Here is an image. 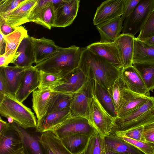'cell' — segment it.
Returning <instances> with one entry per match:
<instances>
[{
	"instance_id": "cell-1",
	"label": "cell",
	"mask_w": 154,
	"mask_h": 154,
	"mask_svg": "<svg viewBox=\"0 0 154 154\" xmlns=\"http://www.w3.org/2000/svg\"><path fill=\"white\" fill-rule=\"evenodd\" d=\"M79 68L88 79H93L109 91L120 76L121 69L94 54L87 47L81 48Z\"/></svg>"
},
{
	"instance_id": "cell-2",
	"label": "cell",
	"mask_w": 154,
	"mask_h": 154,
	"mask_svg": "<svg viewBox=\"0 0 154 154\" xmlns=\"http://www.w3.org/2000/svg\"><path fill=\"white\" fill-rule=\"evenodd\" d=\"M81 54V48L76 46L59 47L55 53L35 66L39 70L58 74L64 79L79 67Z\"/></svg>"
},
{
	"instance_id": "cell-3",
	"label": "cell",
	"mask_w": 154,
	"mask_h": 154,
	"mask_svg": "<svg viewBox=\"0 0 154 154\" xmlns=\"http://www.w3.org/2000/svg\"><path fill=\"white\" fill-rule=\"evenodd\" d=\"M0 114L6 118L11 117L14 122L25 129L35 128L37 125V120L31 109L10 93H6L0 102Z\"/></svg>"
},
{
	"instance_id": "cell-4",
	"label": "cell",
	"mask_w": 154,
	"mask_h": 154,
	"mask_svg": "<svg viewBox=\"0 0 154 154\" xmlns=\"http://www.w3.org/2000/svg\"><path fill=\"white\" fill-rule=\"evenodd\" d=\"M154 8V0H141L132 12L124 20L122 34L134 36L140 31Z\"/></svg>"
},
{
	"instance_id": "cell-5",
	"label": "cell",
	"mask_w": 154,
	"mask_h": 154,
	"mask_svg": "<svg viewBox=\"0 0 154 154\" xmlns=\"http://www.w3.org/2000/svg\"><path fill=\"white\" fill-rule=\"evenodd\" d=\"M95 82L94 80L88 79L80 89L72 94L70 106L71 117L82 116L88 118L94 94Z\"/></svg>"
},
{
	"instance_id": "cell-6",
	"label": "cell",
	"mask_w": 154,
	"mask_h": 154,
	"mask_svg": "<svg viewBox=\"0 0 154 154\" xmlns=\"http://www.w3.org/2000/svg\"><path fill=\"white\" fill-rule=\"evenodd\" d=\"M88 118L95 129L102 135L110 134L114 126L115 118L104 109L94 94Z\"/></svg>"
},
{
	"instance_id": "cell-7",
	"label": "cell",
	"mask_w": 154,
	"mask_h": 154,
	"mask_svg": "<svg viewBox=\"0 0 154 154\" xmlns=\"http://www.w3.org/2000/svg\"><path fill=\"white\" fill-rule=\"evenodd\" d=\"M96 131L88 118L82 116H71L52 131L62 139L75 134L90 136Z\"/></svg>"
},
{
	"instance_id": "cell-8",
	"label": "cell",
	"mask_w": 154,
	"mask_h": 154,
	"mask_svg": "<svg viewBox=\"0 0 154 154\" xmlns=\"http://www.w3.org/2000/svg\"><path fill=\"white\" fill-rule=\"evenodd\" d=\"M80 0H64L54 5L52 27H65L72 24L78 13Z\"/></svg>"
},
{
	"instance_id": "cell-9",
	"label": "cell",
	"mask_w": 154,
	"mask_h": 154,
	"mask_svg": "<svg viewBox=\"0 0 154 154\" xmlns=\"http://www.w3.org/2000/svg\"><path fill=\"white\" fill-rule=\"evenodd\" d=\"M125 0H106L97 8L93 20L94 25L122 16Z\"/></svg>"
},
{
	"instance_id": "cell-10",
	"label": "cell",
	"mask_w": 154,
	"mask_h": 154,
	"mask_svg": "<svg viewBox=\"0 0 154 154\" xmlns=\"http://www.w3.org/2000/svg\"><path fill=\"white\" fill-rule=\"evenodd\" d=\"M0 154H24L21 139L11 123L10 126L0 133Z\"/></svg>"
},
{
	"instance_id": "cell-11",
	"label": "cell",
	"mask_w": 154,
	"mask_h": 154,
	"mask_svg": "<svg viewBox=\"0 0 154 154\" xmlns=\"http://www.w3.org/2000/svg\"><path fill=\"white\" fill-rule=\"evenodd\" d=\"M26 69L16 66L0 67V78L3 82L6 93L16 95Z\"/></svg>"
},
{
	"instance_id": "cell-12",
	"label": "cell",
	"mask_w": 154,
	"mask_h": 154,
	"mask_svg": "<svg viewBox=\"0 0 154 154\" xmlns=\"http://www.w3.org/2000/svg\"><path fill=\"white\" fill-rule=\"evenodd\" d=\"M40 71L32 66L26 68L21 85L16 94L17 100L23 102L39 85Z\"/></svg>"
},
{
	"instance_id": "cell-13",
	"label": "cell",
	"mask_w": 154,
	"mask_h": 154,
	"mask_svg": "<svg viewBox=\"0 0 154 154\" xmlns=\"http://www.w3.org/2000/svg\"><path fill=\"white\" fill-rule=\"evenodd\" d=\"M87 48L94 54L104 58L116 68H123L117 46L115 42H100L89 45Z\"/></svg>"
},
{
	"instance_id": "cell-14",
	"label": "cell",
	"mask_w": 154,
	"mask_h": 154,
	"mask_svg": "<svg viewBox=\"0 0 154 154\" xmlns=\"http://www.w3.org/2000/svg\"><path fill=\"white\" fill-rule=\"evenodd\" d=\"M88 80L78 67L67 75L60 84L51 89L56 92L72 94L80 89Z\"/></svg>"
},
{
	"instance_id": "cell-15",
	"label": "cell",
	"mask_w": 154,
	"mask_h": 154,
	"mask_svg": "<svg viewBox=\"0 0 154 154\" xmlns=\"http://www.w3.org/2000/svg\"><path fill=\"white\" fill-rule=\"evenodd\" d=\"M54 94V91L49 88H38L33 91L32 108L37 122L47 114Z\"/></svg>"
},
{
	"instance_id": "cell-16",
	"label": "cell",
	"mask_w": 154,
	"mask_h": 154,
	"mask_svg": "<svg viewBox=\"0 0 154 154\" xmlns=\"http://www.w3.org/2000/svg\"><path fill=\"white\" fill-rule=\"evenodd\" d=\"M120 77L130 91L148 97H151L150 91L147 89L140 75L133 65L122 69Z\"/></svg>"
},
{
	"instance_id": "cell-17",
	"label": "cell",
	"mask_w": 154,
	"mask_h": 154,
	"mask_svg": "<svg viewBox=\"0 0 154 154\" xmlns=\"http://www.w3.org/2000/svg\"><path fill=\"white\" fill-rule=\"evenodd\" d=\"M133 92L126 87L124 89L122 103L117 111V117L125 116L142 106L150 98Z\"/></svg>"
},
{
	"instance_id": "cell-18",
	"label": "cell",
	"mask_w": 154,
	"mask_h": 154,
	"mask_svg": "<svg viewBox=\"0 0 154 154\" xmlns=\"http://www.w3.org/2000/svg\"><path fill=\"white\" fill-rule=\"evenodd\" d=\"M106 154H142L144 153L121 138L110 134L104 136Z\"/></svg>"
},
{
	"instance_id": "cell-19",
	"label": "cell",
	"mask_w": 154,
	"mask_h": 154,
	"mask_svg": "<svg viewBox=\"0 0 154 154\" xmlns=\"http://www.w3.org/2000/svg\"><path fill=\"white\" fill-rule=\"evenodd\" d=\"M71 116L70 109L48 113L37 122L36 131L41 133L47 131H52Z\"/></svg>"
},
{
	"instance_id": "cell-20",
	"label": "cell",
	"mask_w": 154,
	"mask_h": 154,
	"mask_svg": "<svg viewBox=\"0 0 154 154\" xmlns=\"http://www.w3.org/2000/svg\"><path fill=\"white\" fill-rule=\"evenodd\" d=\"M123 22L121 16L97 25L100 36V42H115L122 31Z\"/></svg>"
},
{
	"instance_id": "cell-21",
	"label": "cell",
	"mask_w": 154,
	"mask_h": 154,
	"mask_svg": "<svg viewBox=\"0 0 154 154\" xmlns=\"http://www.w3.org/2000/svg\"><path fill=\"white\" fill-rule=\"evenodd\" d=\"M18 56L13 62L16 66L27 68L35 63V57L31 36L28 35L21 41L15 54Z\"/></svg>"
},
{
	"instance_id": "cell-22",
	"label": "cell",
	"mask_w": 154,
	"mask_h": 154,
	"mask_svg": "<svg viewBox=\"0 0 154 154\" xmlns=\"http://www.w3.org/2000/svg\"><path fill=\"white\" fill-rule=\"evenodd\" d=\"M134 38V36L130 35L122 34L115 42L123 68L133 65Z\"/></svg>"
},
{
	"instance_id": "cell-23",
	"label": "cell",
	"mask_w": 154,
	"mask_h": 154,
	"mask_svg": "<svg viewBox=\"0 0 154 154\" xmlns=\"http://www.w3.org/2000/svg\"><path fill=\"white\" fill-rule=\"evenodd\" d=\"M38 0H27L4 17H1L13 27L20 26L26 23L29 15Z\"/></svg>"
},
{
	"instance_id": "cell-24",
	"label": "cell",
	"mask_w": 154,
	"mask_h": 154,
	"mask_svg": "<svg viewBox=\"0 0 154 154\" xmlns=\"http://www.w3.org/2000/svg\"><path fill=\"white\" fill-rule=\"evenodd\" d=\"M38 140L45 154H71L63 145L61 139L52 131L42 133Z\"/></svg>"
},
{
	"instance_id": "cell-25",
	"label": "cell",
	"mask_w": 154,
	"mask_h": 154,
	"mask_svg": "<svg viewBox=\"0 0 154 154\" xmlns=\"http://www.w3.org/2000/svg\"><path fill=\"white\" fill-rule=\"evenodd\" d=\"M33 43L35 57V63H38L48 58L58 50L53 41L44 37L38 39L31 37Z\"/></svg>"
},
{
	"instance_id": "cell-26",
	"label": "cell",
	"mask_w": 154,
	"mask_h": 154,
	"mask_svg": "<svg viewBox=\"0 0 154 154\" xmlns=\"http://www.w3.org/2000/svg\"><path fill=\"white\" fill-rule=\"evenodd\" d=\"M12 127L18 134L22 142L24 148V154H42V148L38 138L32 135L25 129L14 122Z\"/></svg>"
},
{
	"instance_id": "cell-27",
	"label": "cell",
	"mask_w": 154,
	"mask_h": 154,
	"mask_svg": "<svg viewBox=\"0 0 154 154\" xmlns=\"http://www.w3.org/2000/svg\"><path fill=\"white\" fill-rule=\"evenodd\" d=\"M90 136L75 134L61 139L63 145L71 154H83L86 149Z\"/></svg>"
},
{
	"instance_id": "cell-28",
	"label": "cell",
	"mask_w": 154,
	"mask_h": 154,
	"mask_svg": "<svg viewBox=\"0 0 154 154\" xmlns=\"http://www.w3.org/2000/svg\"><path fill=\"white\" fill-rule=\"evenodd\" d=\"M94 94L104 109L115 119L117 112L109 91L95 81Z\"/></svg>"
},
{
	"instance_id": "cell-29",
	"label": "cell",
	"mask_w": 154,
	"mask_h": 154,
	"mask_svg": "<svg viewBox=\"0 0 154 154\" xmlns=\"http://www.w3.org/2000/svg\"><path fill=\"white\" fill-rule=\"evenodd\" d=\"M27 30L24 27H16L15 29L10 34L5 35L6 41L5 54L14 58L17 50L23 39L28 35Z\"/></svg>"
},
{
	"instance_id": "cell-30",
	"label": "cell",
	"mask_w": 154,
	"mask_h": 154,
	"mask_svg": "<svg viewBox=\"0 0 154 154\" xmlns=\"http://www.w3.org/2000/svg\"><path fill=\"white\" fill-rule=\"evenodd\" d=\"M154 63V48L134 38L133 63Z\"/></svg>"
},
{
	"instance_id": "cell-31",
	"label": "cell",
	"mask_w": 154,
	"mask_h": 154,
	"mask_svg": "<svg viewBox=\"0 0 154 154\" xmlns=\"http://www.w3.org/2000/svg\"><path fill=\"white\" fill-rule=\"evenodd\" d=\"M133 65L140 75L148 90L153 91L154 90V63H134Z\"/></svg>"
},
{
	"instance_id": "cell-32",
	"label": "cell",
	"mask_w": 154,
	"mask_h": 154,
	"mask_svg": "<svg viewBox=\"0 0 154 154\" xmlns=\"http://www.w3.org/2000/svg\"><path fill=\"white\" fill-rule=\"evenodd\" d=\"M154 106V97H151L146 102L138 108L125 116L121 117H116L115 119L114 126L113 130L134 120Z\"/></svg>"
},
{
	"instance_id": "cell-33",
	"label": "cell",
	"mask_w": 154,
	"mask_h": 154,
	"mask_svg": "<svg viewBox=\"0 0 154 154\" xmlns=\"http://www.w3.org/2000/svg\"><path fill=\"white\" fill-rule=\"evenodd\" d=\"M72 94L54 91L47 113L70 109Z\"/></svg>"
},
{
	"instance_id": "cell-34",
	"label": "cell",
	"mask_w": 154,
	"mask_h": 154,
	"mask_svg": "<svg viewBox=\"0 0 154 154\" xmlns=\"http://www.w3.org/2000/svg\"><path fill=\"white\" fill-rule=\"evenodd\" d=\"M83 154H106L104 136L96 131L90 136Z\"/></svg>"
},
{
	"instance_id": "cell-35",
	"label": "cell",
	"mask_w": 154,
	"mask_h": 154,
	"mask_svg": "<svg viewBox=\"0 0 154 154\" xmlns=\"http://www.w3.org/2000/svg\"><path fill=\"white\" fill-rule=\"evenodd\" d=\"M154 120V106L144 114L132 121L114 129L112 132L123 131L144 125Z\"/></svg>"
},
{
	"instance_id": "cell-36",
	"label": "cell",
	"mask_w": 154,
	"mask_h": 154,
	"mask_svg": "<svg viewBox=\"0 0 154 154\" xmlns=\"http://www.w3.org/2000/svg\"><path fill=\"white\" fill-rule=\"evenodd\" d=\"M54 11V5L51 3L40 11L33 22L51 29L53 23Z\"/></svg>"
},
{
	"instance_id": "cell-37",
	"label": "cell",
	"mask_w": 154,
	"mask_h": 154,
	"mask_svg": "<svg viewBox=\"0 0 154 154\" xmlns=\"http://www.w3.org/2000/svg\"><path fill=\"white\" fill-rule=\"evenodd\" d=\"M39 71L40 79L38 88H49L51 89L60 84L63 80V79L58 74Z\"/></svg>"
},
{
	"instance_id": "cell-38",
	"label": "cell",
	"mask_w": 154,
	"mask_h": 154,
	"mask_svg": "<svg viewBox=\"0 0 154 154\" xmlns=\"http://www.w3.org/2000/svg\"><path fill=\"white\" fill-rule=\"evenodd\" d=\"M127 86L120 77L117 79L109 91L111 94L117 111L121 104L124 89Z\"/></svg>"
},
{
	"instance_id": "cell-39",
	"label": "cell",
	"mask_w": 154,
	"mask_h": 154,
	"mask_svg": "<svg viewBox=\"0 0 154 154\" xmlns=\"http://www.w3.org/2000/svg\"><path fill=\"white\" fill-rule=\"evenodd\" d=\"M118 136L140 150L144 154H154V143L131 139L123 135Z\"/></svg>"
},
{
	"instance_id": "cell-40",
	"label": "cell",
	"mask_w": 154,
	"mask_h": 154,
	"mask_svg": "<svg viewBox=\"0 0 154 154\" xmlns=\"http://www.w3.org/2000/svg\"><path fill=\"white\" fill-rule=\"evenodd\" d=\"M154 36V8L152 10L141 28L138 36L141 39Z\"/></svg>"
},
{
	"instance_id": "cell-41",
	"label": "cell",
	"mask_w": 154,
	"mask_h": 154,
	"mask_svg": "<svg viewBox=\"0 0 154 154\" xmlns=\"http://www.w3.org/2000/svg\"><path fill=\"white\" fill-rule=\"evenodd\" d=\"M144 125L129 130L125 131H116L112 134L116 136L123 135L137 140L146 141L144 135Z\"/></svg>"
},
{
	"instance_id": "cell-42",
	"label": "cell",
	"mask_w": 154,
	"mask_h": 154,
	"mask_svg": "<svg viewBox=\"0 0 154 154\" xmlns=\"http://www.w3.org/2000/svg\"><path fill=\"white\" fill-rule=\"evenodd\" d=\"M64 0H38L30 12L26 20V22H33L40 11L51 3L54 5L58 4Z\"/></svg>"
},
{
	"instance_id": "cell-43",
	"label": "cell",
	"mask_w": 154,
	"mask_h": 154,
	"mask_svg": "<svg viewBox=\"0 0 154 154\" xmlns=\"http://www.w3.org/2000/svg\"><path fill=\"white\" fill-rule=\"evenodd\" d=\"M27 0H3L0 2V17H4Z\"/></svg>"
},
{
	"instance_id": "cell-44",
	"label": "cell",
	"mask_w": 154,
	"mask_h": 154,
	"mask_svg": "<svg viewBox=\"0 0 154 154\" xmlns=\"http://www.w3.org/2000/svg\"><path fill=\"white\" fill-rule=\"evenodd\" d=\"M141 0H125V7L121 17L124 21L125 19L133 11Z\"/></svg>"
},
{
	"instance_id": "cell-45",
	"label": "cell",
	"mask_w": 154,
	"mask_h": 154,
	"mask_svg": "<svg viewBox=\"0 0 154 154\" xmlns=\"http://www.w3.org/2000/svg\"><path fill=\"white\" fill-rule=\"evenodd\" d=\"M16 27H13L7 23L5 19L0 17V31L5 35H8L14 31Z\"/></svg>"
},
{
	"instance_id": "cell-46",
	"label": "cell",
	"mask_w": 154,
	"mask_h": 154,
	"mask_svg": "<svg viewBox=\"0 0 154 154\" xmlns=\"http://www.w3.org/2000/svg\"><path fill=\"white\" fill-rule=\"evenodd\" d=\"M13 58L10 57L5 54L0 55V67H6L10 63H12Z\"/></svg>"
},
{
	"instance_id": "cell-47",
	"label": "cell",
	"mask_w": 154,
	"mask_h": 154,
	"mask_svg": "<svg viewBox=\"0 0 154 154\" xmlns=\"http://www.w3.org/2000/svg\"><path fill=\"white\" fill-rule=\"evenodd\" d=\"M6 48V41L4 35L0 31V55L5 53Z\"/></svg>"
},
{
	"instance_id": "cell-48",
	"label": "cell",
	"mask_w": 154,
	"mask_h": 154,
	"mask_svg": "<svg viewBox=\"0 0 154 154\" xmlns=\"http://www.w3.org/2000/svg\"><path fill=\"white\" fill-rule=\"evenodd\" d=\"M146 141L154 143V131H144Z\"/></svg>"
},
{
	"instance_id": "cell-49",
	"label": "cell",
	"mask_w": 154,
	"mask_h": 154,
	"mask_svg": "<svg viewBox=\"0 0 154 154\" xmlns=\"http://www.w3.org/2000/svg\"><path fill=\"white\" fill-rule=\"evenodd\" d=\"M6 93L3 82L0 78V102L4 99Z\"/></svg>"
},
{
	"instance_id": "cell-50",
	"label": "cell",
	"mask_w": 154,
	"mask_h": 154,
	"mask_svg": "<svg viewBox=\"0 0 154 154\" xmlns=\"http://www.w3.org/2000/svg\"><path fill=\"white\" fill-rule=\"evenodd\" d=\"M11 125V123L3 120L0 118V133L5 130Z\"/></svg>"
},
{
	"instance_id": "cell-51",
	"label": "cell",
	"mask_w": 154,
	"mask_h": 154,
	"mask_svg": "<svg viewBox=\"0 0 154 154\" xmlns=\"http://www.w3.org/2000/svg\"><path fill=\"white\" fill-rule=\"evenodd\" d=\"M139 40L143 42L149 46L154 48V36Z\"/></svg>"
},
{
	"instance_id": "cell-52",
	"label": "cell",
	"mask_w": 154,
	"mask_h": 154,
	"mask_svg": "<svg viewBox=\"0 0 154 154\" xmlns=\"http://www.w3.org/2000/svg\"><path fill=\"white\" fill-rule=\"evenodd\" d=\"M144 126V131H154V120Z\"/></svg>"
},
{
	"instance_id": "cell-53",
	"label": "cell",
	"mask_w": 154,
	"mask_h": 154,
	"mask_svg": "<svg viewBox=\"0 0 154 154\" xmlns=\"http://www.w3.org/2000/svg\"><path fill=\"white\" fill-rule=\"evenodd\" d=\"M8 122L12 123L14 122V119L10 117H8L7 118Z\"/></svg>"
},
{
	"instance_id": "cell-54",
	"label": "cell",
	"mask_w": 154,
	"mask_h": 154,
	"mask_svg": "<svg viewBox=\"0 0 154 154\" xmlns=\"http://www.w3.org/2000/svg\"><path fill=\"white\" fill-rule=\"evenodd\" d=\"M3 0H0V2H1Z\"/></svg>"
}]
</instances>
